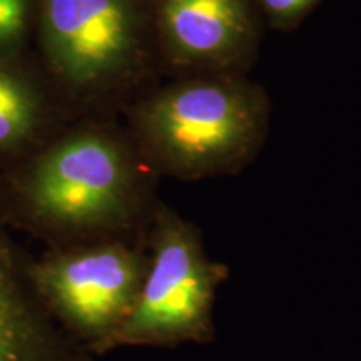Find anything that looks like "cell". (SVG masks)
<instances>
[{"mask_svg":"<svg viewBox=\"0 0 361 361\" xmlns=\"http://www.w3.org/2000/svg\"><path fill=\"white\" fill-rule=\"evenodd\" d=\"M147 266V243L49 247L34 258L32 279L59 326L97 358L129 318Z\"/></svg>","mask_w":361,"mask_h":361,"instance_id":"5","label":"cell"},{"mask_svg":"<svg viewBox=\"0 0 361 361\" xmlns=\"http://www.w3.org/2000/svg\"><path fill=\"white\" fill-rule=\"evenodd\" d=\"M61 129L35 80L22 67L0 61V173L34 154Z\"/></svg>","mask_w":361,"mask_h":361,"instance_id":"8","label":"cell"},{"mask_svg":"<svg viewBox=\"0 0 361 361\" xmlns=\"http://www.w3.org/2000/svg\"><path fill=\"white\" fill-rule=\"evenodd\" d=\"M147 251L141 293L111 351L213 341L216 293L228 278V266L211 259L200 229L162 202L149 226Z\"/></svg>","mask_w":361,"mask_h":361,"instance_id":"3","label":"cell"},{"mask_svg":"<svg viewBox=\"0 0 361 361\" xmlns=\"http://www.w3.org/2000/svg\"><path fill=\"white\" fill-rule=\"evenodd\" d=\"M129 121L134 146L157 176L200 180L255 159L268 134L269 101L243 74L188 75L139 102Z\"/></svg>","mask_w":361,"mask_h":361,"instance_id":"2","label":"cell"},{"mask_svg":"<svg viewBox=\"0 0 361 361\" xmlns=\"http://www.w3.org/2000/svg\"><path fill=\"white\" fill-rule=\"evenodd\" d=\"M40 30L52 72L80 96L137 79L156 39L151 0H40Z\"/></svg>","mask_w":361,"mask_h":361,"instance_id":"4","label":"cell"},{"mask_svg":"<svg viewBox=\"0 0 361 361\" xmlns=\"http://www.w3.org/2000/svg\"><path fill=\"white\" fill-rule=\"evenodd\" d=\"M32 261L0 214V361H96L45 308Z\"/></svg>","mask_w":361,"mask_h":361,"instance_id":"7","label":"cell"},{"mask_svg":"<svg viewBox=\"0 0 361 361\" xmlns=\"http://www.w3.org/2000/svg\"><path fill=\"white\" fill-rule=\"evenodd\" d=\"M29 22V0H0V49L17 42Z\"/></svg>","mask_w":361,"mask_h":361,"instance_id":"10","label":"cell"},{"mask_svg":"<svg viewBox=\"0 0 361 361\" xmlns=\"http://www.w3.org/2000/svg\"><path fill=\"white\" fill-rule=\"evenodd\" d=\"M157 174L129 133L106 123L64 128L0 173V214L45 247L147 243Z\"/></svg>","mask_w":361,"mask_h":361,"instance_id":"1","label":"cell"},{"mask_svg":"<svg viewBox=\"0 0 361 361\" xmlns=\"http://www.w3.org/2000/svg\"><path fill=\"white\" fill-rule=\"evenodd\" d=\"M156 42L188 75L243 74L255 61L261 13L255 0H151Z\"/></svg>","mask_w":361,"mask_h":361,"instance_id":"6","label":"cell"},{"mask_svg":"<svg viewBox=\"0 0 361 361\" xmlns=\"http://www.w3.org/2000/svg\"><path fill=\"white\" fill-rule=\"evenodd\" d=\"M319 0H255L261 19L276 30H293L303 22Z\"/></svg>","mask_w":361,"mask_h":361,"instance_id":"9","label":"cell"}]
</instances>
